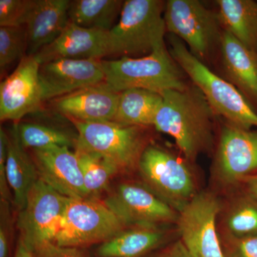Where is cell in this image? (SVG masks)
Listing matches in <instances>:
<instances>
[{"label": "cell", "mask_w": 257, "mask_h": 257, "mask_svg": "<svg viewBox=\"0 0 257 257\" xmlns=\"http://www.w3.org/2000/svg\"><path fill=\"white\" fill-rule=\"evenodd\" d=\"M221 204L213 194H197L179 212L181 241L193 257H225L216 231Z\"/></svg>", "instance_id": "8fae6325"}, {"label": "cell", "mask_w": 257, "mask_h": 257, "mask_svg": "<svg viewBox=\"0 0 257 257\" xmlns=\"http://www.w3.org/2000/svg\"><path fill=\"white\" fill-rule=\"evenodd\" d=\"M40 64L34 55L20 61L14 72L0 84V119L18 123L42 103L39 79Z\"/></svg>", "instance_id": "7c38bea8"}, {"label": "cell", "mask_w": 257, "mask_h": 257, "mask_svg": "<svg viewBox=\"0 0 257 257\" xmlns=\"http://www.w3.org/2000/svg\"><path fill=\"white\" fill-rule=\"evenodd\" d=\"M103 202L128 227H160L177 221L179 212L144 184L124 182Z\"/></svg>", "instance_id": "30bf717a"}, {"label": "cell", "mask_w": 257, "mask_h": 257, "mask_svg": "<svg viewBox=\"0 0 257 257\" xmlns=\"http://www.w3.org/2000/svg\"><path fill=\"white\" fill-rule=\"evenodd\" d=\"M214 170L226 184H234L257 170V130L226 125L219 138Z\"/></svg>", "instance_id": "5bb4252c"}, {"label": "cell", "mask_w": 257, "mask_h": 257, "mask_svg": "<svg viewBox=\"0 0 257 257\" xmlns=\"http://www.w3.org/2000/svg\"><path fill=\"white\" fill-rule=\"evenodd\" d=\"M28 51L25 27L0 26L1 75L16 61L23 60Z\"/></svg>", "instance_id": "83f0119b"}, {"label": "cell", "mask_w": 257, "mask_h": 257, "mask_svg": "<svg viewBox=\"0 0 257 257\" xmlns=\"http://www.w3.org/2000/svg\"><path fill=\"white\" fill-rule=\"evenodd\" d=\"M68 199L38 179L17 220L20 236L30 249L42 243L53 242Z\"/></svg>", "instance_id": "9c48e42d"}, {"label": "cell", "mask_w": 257, "mask_h": 257, "mask_svg": "<svg viewBox=\"0 0 257 257\" xmlns=\"http://www.w3.org/2000/svg\"><path fill=\"white\" fill-rule=\"evenodd\" d=\"M165 5L161 0L124 1L119 22L108 35L109 56L136 58L165 46Z\"/></svg>", "instance_id": "3957f363"}, {"label": "cell", "mask_w": 257, "mask_h": 257, "mask_svg": "<svg viewBox=\"0 0 257 257\" xmlns=\"http://www.w3.org/2000/svg\"><path fill=\"white\" fill-rule=\"evenodd\" d=\"M161 94L162 104L153 124L157 131L172 137L187 160H194L209 151L212 147L216 114L202 91L194 84Z\"/></svg>", "instance_id": "6da1fadb"}, {"label": "cell", "mask_w": 257, "mask_h": 257, "mask_svg": "<svg viewBox=\"0 0 257 257\" xmlns=\"http://www.w3.org/2000/svg\"><path fill=\"white\" fill-rule=\"evenodd\" d=\"M69 0H36L25 25L27 55H36L55 41L69 23Z\"/></svg>", "instance_id": "d6986e66"}, {"label": "cell", "mask_w": 257, "mask_h": 257, "mask_svg": "<svg viewBox=\"0 0 257 257\" xmlns=\"http://www.w3.org/2000/svg\"><path fill=\"white\" fill-rule=\"evenodd\" d=\"M138 168L147 188L178 212L197 194L190 169L162 147L147 145Z\"/></svg>", "instance_id": "52a82bcc"}, {"label": "cell", "mask_w": 257, "mask_h": 257, "mask_svg": "<svg viewBox=\"0 0 257 257\" xmlns=\"http://www.w3.org/2000/svg\"><path fill=\"white\" fill-rule=\"evenodd\" d=\"M8 157V133L4 128H0V201L13 203V197L8 183L6 173Z\"/></svg>", "instance_id": "d6a6232c"}, {"label": "cell", "mask_w": 257, "mask_h": 257, "mask_svg": "<svg viewBox=\"0 0 257 257\" xmlns=\"http://www.w3.org/2000/svg\"><path fill=\"white\" fill-rule=\"evenodd\" d=\"M224 247L225 257H257V234L240 238L227 236Z\"/></svg>", "instance_id": "4dcf8cb0"}, {"label": "cell", "mask_w": 257, "mask_h": 257, "mask_svg": "<svg viewBox=\"0 0 257 257\" xmlns=\"http://www.w3.org/2000/svg\"><path fill=\"white\" fill-rule=\"evenodd\" d=\"M39 79L43 101L104 82L101 60L59 59L40 64Z\"/></svg>", "instance_id": "4fadbf2b"}, {"label": "cell", "mask_w": 257, "mask_h": 257, "mask_svg": "<svg viewBox=\"0 0 257 257\" xmlns=\"http://www.w3.org/2000/svg\"><path fill=\"white\" fill-rule=\"evenodd\" d=\"M20 142L25 149L47 148L51 147H75L77 138L60 128L34 122H18Z\"/></svg>", "instance_id": "484cf974"}, {"label": "cell", "mask_w": 257, "mask_h": 257, "mask_svg": "<svg viewBox=\"0 0 257 257\" xmlns=\"http://www.w3.org/2000/svg\"><path fill=\"white\" fill-rule=\"evenodd\" d=\"M6 173L17 210L25 207L30 190L38 180L39 175L33 159L20 142L18 123H15L8 134Z\"/></svg>", "instance_id": "ffe728a7"}, {"label": "cell", "mask_w": 257, "mask_h": 257, "mask_svg": "<svg viewBox=\"0 0 257 257\" xmlns=\"http://www.w3.org/2000/svg\"><path fill=\"white\" fill-rule=\"evenodd\" d=\"M171 56L193 84L202 91L216 115L243 130L257 127V111L234 85L214 74L183 42L171 35Z\"/></svg>", "instance_id": "7a4b0ae2"}, {"label": "cell", "mask_w": 257, "mask_h": 257, "mask_svg": "<svg viewBox=\"0 0 257 257\" xmlns=\"http://www.w3.org/2000/svg\"><path fill=\"white\" fill-rule=\"evenodd\" d=\"M166 29L185 42L191 52L202 60L220 43L221 30L217 13L198 0H169L164 13Z\"/></svg>", "instance_id": "ba28073f"}, {"label": "cell", "mask_w": 257, "mask_h": 257, "mask_svg": "<svg viewBox=\"0 0 257 257\" xmlns=\"http://www.w3.org/2000/svg\"><path fill=\"white\" fill-rule=\"evenodd\" d=\"M11 202L0 201V257H9L13 235Z\"/></svg>", "instance_id": "f546056e"}, {"label": "cell", "mask_w": 257, "mask_h": 257, "mask_svg": "<svg viewBox=\"0 0 257 257\" xmlns=\"http://www.w3.org/2000/svg\"><path fill=\"white\" fill-rule=\"evenodd\" d=\"M246 184L248 195L257 201V174L255 175H248L241 179Z\"/></svg>", "instance_id": "e575fe53"}, {"label": "cell", "mask_w": 257, "mask_h": 257, "mask_svg": "<svg viewBox=\"0 0 257 257\" xmlns=\"http://www.w3.org/2000/svg\"><path fill=\"white\" fill-rule=\"evenodd\" d=\"M15 257H33L32 250L21 237L19 238Z\"/></svg>", "instance_id": "d590c367"}, {"label": "cell", "mask_w": 257, "mask_h": 257, "mask_svg": "<svg viewBox=\"0 0 257 257\" xmlns=\"http://www.w3.org/2000/svg\"><path fill=\"white\" fill-rule=\"evenodd\" d=\"M74 152L82 170L88 197L96 198L106 190L111 179L120 172L113 164L98 154L81 150Z\"/></svg>", "instance_id": "d4e9b609"}, {"label": "cell", "mask_w": 257, "mask_h": 257, "mask_svg": "<svg viewBox=\"0 0 257 257\" xmlns=\"http://www.w3.org/2000/svg\"><path fill=\"white\" fill-rule=\"evenodd\" d=\"M124 3L122 0L70 1L69 22L82 28L110 31Z\"/></svg>", "instance_id": "cb8c5ba5"}, {"label": "cell", "mask_w": 257, "mask_h": 257, "mask_svg": "<svg viewBox=\"0 0 257 257\" xmlns=\"http://www.w3.org/2000/svg\"><path fill=\"white\" fill-rule=\"evenodd\" d=\"M119 98V93L104 82L83 88L52 101L56 110L71 121L98 122L113 121Z\"/></svg>", "instance_id": "2e32d148"}, {"label": "cell", "mask_w": 257, "mask_h": 257, "mask_svg": "<svg viewBox=\"0 0 257 257\" xmlns=\"http://www.w3.org/2000/svg\"><path fill=\"white\" fill-rule=\"evenodd\" d=\"M220 47L225 79L239 89L257 111V52L226 30H223Z\"/></svg>", "instance_id": "ac0fdd59"}, {"label": "cell", "mask_w": 257, "mask_h": 257, "mask_svg": "<svg viewBox=\"0 0 257 257\" xmlns=\"http://www.w3.org/2000/svg\"><path fill=\"white\" fill-rule=\"evenodd\" d=\"M101 64L104 82L118 93L130 89H144L161 94L188 87L181 72L182 69L172 58L166 45L144 57L101 60Z\"/></svg>", "instance_id": "277c9868"}, {"label": "cell", "mask_w": 257, "mask_h": 257, "mask_svg": "<svg viewBox=\"0 0 257 257\" xmlns=\"http://www.w3.org/2000/svg\"><path fill=\"white\" fill-rule=\"evenodd\" d=\"M36 0H0V26H25Z\"/></svg>", "instance_id": "f1b7e54d"}, {"label": "cell", "mask_w": 257, "mask_h": 257, "mask_svg": "<svg viewBox=\"0 0 257 257\" xmlns=\"http://www.w3.org/2000/svg\"><path fill=\"white\" fill-rule=\"evenodd\" d=\"M126 228L103 201L96 198H69L53 242L81 248L104 242Z\"/></svg>", "instance_id": "8992f818"}, {"label": "cell", "mask_w": 257, "mask_h": 257, "mask_svg": "<svg viewBox=\"0 0 257 257\" xmlns=\"http://www.w3.org/2000/svg\"><path fill=\"white\" fill-rule=\"evenodd\" d=\"M155 257H193L181 240L171 244L170 246Z\"/></svg>", "instance_id": "836d02e7"}, {"label": "cell", "mask_w": 257, "mask_h": 257, "mask_svg": "<svg viewBox=\"0 0 257 257\" xmlns=\"http://www.w3.org/2000/svg\"><path fill=\"white\" fill-rule=\"evenodd\" d=\"M109 32L82 28L69 22L55 41L34 56L40 64L59 59L101 60L109 56Z\"/></svg>", "instance_id": "e0dca14e"}, {"label": "cell", "mask_w": 257, "mask_h": 257, "mask_svg": "<svg viewBox=\"0 0 257 257\" xmlns=\"http://www.w3.org/2000/svg\"><path fill=\"white\" fill-rule=\"evenodd\" d=\"M216 5L223 30L250 50L257 52V2L218 0Z\"/></svg>", "instance_id": "7402d4cb"}, {"label": "cell", "mask_w": 257, "mask_h": 257, "mask_svg": "<svg viewBox=\"0 0 257 257\" xmlns=\"http://www.w3.org/2000/svg\"><path fill=\"white\" fill-rule=\"evenodd\" d=\"M227 236L240 238L257 234V201L241 197L231 206L224 220Z\"/></svg>", "instance_id": "4316f807"}, {"label": "cell", "mask_w": 257, "mask_h": 257, "mask_svg": "<svg viewBox=\"0 0 257 257\" xmlns=\"http://www.w3.org/2000/svg\"><path fill=\"white\" fill-rule=\"evenodd\" d=\"M165 231L160 227L126 228L97 248L99 257H141L163 242Z\"/></svg>", "instance_id": "44dd1931"}, {"label": "cell", "mask_w": 257, "mask_h": 257, "mask_svg": "<svg viewBox=\"0 0 257 257\" xmlns=\"http://www.w3.org/2000/svg\"><path fill=\"white\" fill-rule=\"evenodd\" d=\"M31 250L33 257H88L80 248L61 246L52 241L42 243Z\"/></svg>", "instance_id": "1f68e13d"}, {"label": "cell", "mask_w": 257, "mask_h": 257, "mask_svg": "<svg viewBox=\"0 0 257 257\" xmlns=\"http://www.w3.org/2000/svg\"><path fill=\"white\" fill-rule=\"evenodd\" d=\"M32 152L39 178L69 199L88 197L75 152L66 147H47Z\"/></svg>", "instance_id": "9a60e30c"}, {"label": "cell", "mask_w": 257, "mask_h": 257, "mask_svg": "<svg viewBox=\"0 0 257 257\" xmlns=\"http://www.w3.org/2000/svg\"><path fill=\"white\" fill-rule=\"evenodd\" d=\"M160 93L144 89H130L119 93L117 109L112 121L126 126H153L162 104Z\"/></svg>", "instance_id": "603a6c76"}, {"label": "cell", "mask_w": 257, "mask_h": 257, "mask_svg": "<svg viewBox=\"0 0 257 257\" xmlns=\"http://www.w3.org/2000/svg\"><path fill=\"white\" fill-rule=\"evenodd\" d=\"M72 121L77 131L75 150L98 154L113 164L120 173L138 168L147 147L145 127L111 121Z\"/></svg>", "instance_id": "5b68a950"}]
</instances>
